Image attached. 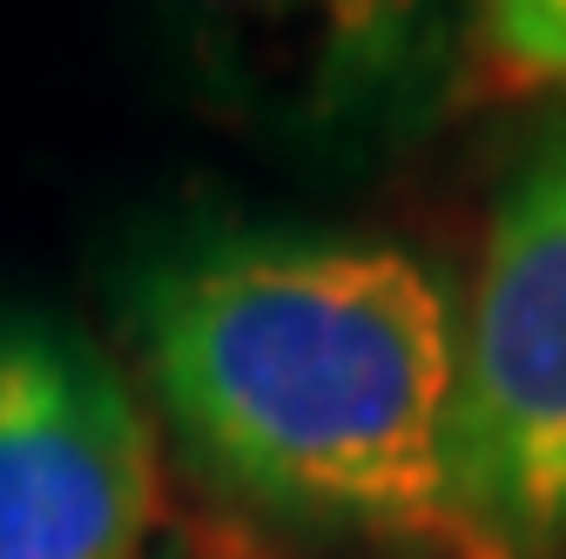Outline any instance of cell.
Returning a JSON list of instances; mask_svg holds the SVG:
<instances>
[{"mask_svg":"<svg viewBox=\"0 0 566 559\" xmlns=\"http://www.w3.org/2000/svg\"><path fill=\"white\" fill-rule=\"evenodd\" d=\"M142 358L230 493L365 546L472 559L452 506L446 291L358 236H223L142 284Z\"/></svg>","mask_w":566,"mask_h":559,"instance_id":"cell-1","label":"cell"},{"mask_svg":"<svg viewBox=\"0 0 566 559\" xmlns=\"http://www.w3.org/2000/svg\"><path fill=\"white\" fill-rule=\"evenodd\" d=\"M446 458L472 559L566 552V128L506 176L485 217Z\"/></svg>","mask_w":566,"mask_h":559,"instance_id":"cell-2","label":"cell"},{"mask_svg":"<svg viewBox=\"0 0 566 559\" xmlns=\"http://www.w3.org/2000/svg\"><path fill=\"white\" fill-rule=\"evenodd\" d=\"M182 88L223 128L311 162H365L452 82V0H149Z\"/></svg>","mask_w":566,"mask_h":559,"instance_id":"cell-3","label":"cell"},{"mask_svg":"<svg viewBox=\"0 0 566 559\" xmlns=\"http://www.w3.org/2000/svg\"><path fill=\"white\" fill-rule=\"evenodd\" d=\"M163 513L128 378L48 317H0V559H142Z\"/></svg>","mask_w":566,"mask_h":559,"instance_id":"cell-4","label":"cell"},{"mask_svg":"<svg viewBox=\"0 0 566 559\" xmlns=\"http://www.w3.org/2000/svg\"><path fill=\"white\" fill-rule=\"evenodd\" d=\"M459 28H472V48L485 75L506 88H566V0H452Z\"/></svg>","mask_w":566,"mask_h":559,"instance_id":"cell-5","label":"cell"}]
</instances>
